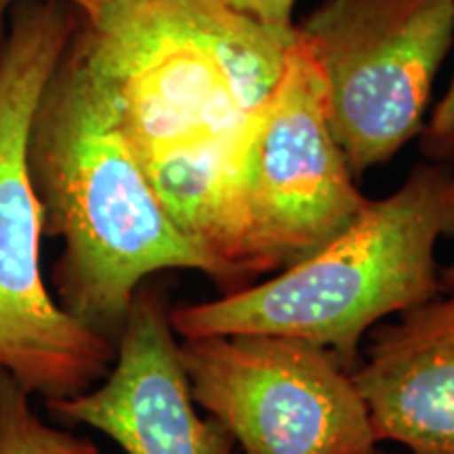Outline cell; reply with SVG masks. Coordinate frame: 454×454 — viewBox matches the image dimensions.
I'll return each mask as SVG.
<instances>
[{
    "label": "cell",
    "instance_id": "cell-1",
    "mask_svg": "<svg viewBox=\"0 0 454 454\" xmlns=\"http://www.w3.org/2000/svg\"><path fill=\"white\" fill-rule=\"evenodd\" d=\"M82 26L168 219L217 265L225 293L251 284L242 158L294 36L227 0H130L101 26Z\"/></svg>",
    "mask_w": 454,
    "mask_h": 454
},
{
    "label": "cell",
    "instance_id": "cell-2",
    "mask_svg": "<svg viewBox=\"0 0 454 454\" xmlns=\"http://www.w3.org/2000/svg\"><path fill=\"white\" fill-rule=\"evenodd\" d=\"M27 170L43 236L64 242L55 301L114 345L150 276L200 271L223 288L217 265L175 227L139 167L82 21L38 101Z\"/></svg>",
    "mask_w": 454,
    "mask_h": 454
},
{
    "label": "cell",
    "instance_id": "cell-3",
    "mask_svg": "<svg viewBox=\"0 0 454 454\" xmlns=\"http://www.w3.org/2000/svg\"><path fill=\"white\" fill-rule=\"evenodd\" d=\"M454 236V167L417 164L340 234L265 282L170 308L179 339L282 334L331 351L351 372L374 326L442 294L435 247Z\"/></svg>",
    "mask_w": 454,
    "mask_h": 454
},
{
    "label": "cell",
    "instance_id": "cell-4",
    "mask_svg": "<svg viewBox=\"0 0 454 454\" xmlns=\"http://www.w3.org/2000/svg\"><path fill=\"white\" fill-rule=\"evenodd\" d=\"M81 21L66 0H21L0 51V371L44 402L95 387L116 357L112 340L47 291L43 215L27 170L34 114Z\"/></svg>",
    "mask_w": 454,
    "mask_h": 454
},
{
    "label": "cell",
    "instance_id": "cell-5",
    "mask_svg": "<svg viewBox=\"0 0 454 454\" xmlns=\"http://www.w3.org/2000/svg\"><path fill=\"white\" fill-rule=\"evenodd\" d=\"M294 36L320 70L333 135L362 177L423 133L452 47L454 0H322Z\"/></svg>",
    "mask_w": 454,
    "mask_h": 454
},
{
    "label": "cell",
    "instance_id": "cell-6",
    "mask_svg": "<svg viewBox=\"0 0 454 454\" xmlns=\"http://www.w3.org/2000/svg\"><path fill=\"white\" fill-rule=\"evenodd\" d=\"M198 408L244 454H372L371 414L331 351L268 333L179 339Z\"/></svg>",
    "mask_w": 454,
    "mask_h": 454
},
{
    "label": "cell",
    "instance_id": "cell-7",
    "mask_svg": "<svg viewBox=\"0 0 454 454\" xmlns=\"http://www.w3.org/2000/svg\"><path fill=\"white\" fill-rule=\"evenodd\" d=\"M368 200L333 135L320 70L294 36L242 158L248 274H278L309 257L340 234Z\"/></svg>",
    "mask_w": 454,
    "mask_h": 454
},
{
    "label": "cell",
    "instance_id": "cell-8",
    "mask_svg": "<svg viewBox=\"0 0 454 454\" xmlns=\"http://www.w3.org/2000/svg\"><path fill=\"white\" fill-rule=\"evenodd\" d=\"M44 406L57 421L98 429L124 454H234L230 431L198 412L170 305L150 282L135 293L104 381Z\"/></svg>",
    "mask_w": 454,
    "mask_h": 454
},
{
    "label": "cell",
    "instance_id": "cell-9",
    "mask_svg": "<svg viewBox=\"0 0 454 454\" xmlns=\"http://www.w3.org/2000/svg\"><path fill=\"white\" fill-rule=\"evenodd\" d=\"M351 371L379 442L454 454V293L381 322Z\"/></svg>",
    "mask_w": 454,
    "mask_h": 454
},
{
    "label": "cell",
    "instance_id": "cell-10",
    "mask_svg": "<svg viewBox=\"0 0 454 454\" xmlns=\"http://www.w3.org/2000/svg\"><path fill=\"white\" fill-rule=\"evenodd\" d=\"M0 454H99V448L44 423L30 404V394L0 371Z\"/></svg>",
    "mask_w": 454,
    "mask_h": 454
},
{
    "label": "cell",
    "instance_id": "cell-11",
    "mask_svg": "<svg viewBox=\"0 0 454 454\" xmlns=\"http://www.w3.org/2000/svg\"><path fill=\"white\" fill-rule=\"evenodd\" d=\"M421 150L431 162H454V74L446 95L425 124Z\"/></svg>",
    "mask_w": 454,
    "mask_h": 454
},
{
    "label": "cell",
    "instance_id": "cell-12",
    "mask_svg": "<svg viewBox=\"0 0 454 454\" xmlns=\"http://www.w3.org/2000/svg\"><path fill=\"white\" fill-rule=\"evenodd\" d=\"M227 3L240 13L270 26L271 30L284 36H294L293 13L297 0H227Z\"/></svg>",
    "mask_w": 454,
    "mask_h": 454
},
{
    "label": "cell",
    "instance_id": "cell-13",
    "mask_svg": "<svg viewBox=\"0 0 454 454\" xmlns=\"http://www.w3.org/2000/svg\"><path fill=\"white\" fill-rule=\"evenodd\" d=\"M66 3L76 9L87 26H101L130 0H66Z\"/></svg>",
    "mask_w": 454,
    "mask_h": 454
},
{
    "label": "cell",
    "instance_id": "cell-14",
    "mask_svg": "<svg viewBox=\"0 0 454 454\" xmlns=\"http://www.w3.org/2000/svg\"><path fill=\"white\" fill-rule=\"evenodd\" d=\"M20 3H21V0H0V51H3L4 43H7L9 17Z\"/></svg>",
    "mask_w": 454,
    "mask_h": 454
},
{
    "label": "cell",
    "instance_id": "cell-15",
    "mask_svg": "<svg viewBox=\"0 0 454 454\" xmlns=\"http://www.w3.org/2000/svg\"><path fill=\"white\" fill-rule=\"evenodd\" d=\"M440 282H442V291L454 293V259L446 265L444 270H440Z\"/></svg>",
    "mask_w": 454,
    "mask_h": 454
},
{
    "label": "cell",
    "instance_id": "cell-16",
    "mask_svg": "<svg viewBox=\"0 0 454 454\" xmlns=\"http://www.w3.org/2000/svg\"><path fill=\"white\" fill-rule=\"evenodd\" d=\"M372 454H379V450H377V452H372Z\"/></svg>",
    "mask_w": 454,
    "mask_h": 454
}]
</instances>
